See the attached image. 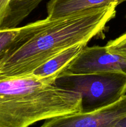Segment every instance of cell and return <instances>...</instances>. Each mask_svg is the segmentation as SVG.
Returning <instances> with one entry per match:
<instances>
[{
  "mask_svg": "<svg viewBox=\"0 0 126 127\" xmlns=\"http://www.w3.org/2000/svg\"><path fill=\"white\" fill-rule=\"evenodd\" d=\"M118 5L114 2L52 19L0 61V75H29L63 51L75 45H87L95 37L103 36L108 22L116 16Z\"/></svg>",
  "mask_w": 126,
  "mask_h": 127,
  "instance_id": "obj_1",
  "label": "cell"
},
{
  "mask_svg": "<svg viewBox=\"0 0 126 127\" xmlns=\"http://www.w3.org/2000/svg\"><path fill=\"white\" fill-rule=\"evenodd\" d=\"M58 76L0 75V127H30L82 112L81 95L56 85Z\"/></svg>",
  "mask_w": 126,
  "mask_h": 127,
  "instance_id": "obj_2",
  "label": "cell"
},
{
  "mask_svg": "<svg viewBox=\"0 0 126 127\" xmlns=\"http://www.w3.org/2000/svg\"><path fill=\"white\" fill-rule=\"evenodd\" d=\"M55 84L81 95L82 112L110 105L126 94V74L120 72L72 74L62 71Z\"/></svg>",
  "mask_w": 126,
  "mask_h": 127,
  "instance_id": "obj_3",
  "label": "cell"
},
{
  "mask_svg": "<svg viewBox=\"0 0 126 127\" xmlns=\"http://www.w3.org/2000/svg\"><path fill=\"white\" fill-rule=\"evenodd\" d=\"M63 71L72 74L105 72H120L126 74V59L109 53L106 46H85Z\"/></svg>",
  "mask_w": 126,
  "mask_h": 127,
  "instance_id": "obj_4",
  "label": "cell"
},
{
  "mask_svg": "<svg viewBox=\"0 0 126 127\" xmlns=\"http://www.w3.org/2000/svg\"><path fill=\"white\" fill-rule=\"evenodd\" d=\"M126 116V94L110 105L44 120L40 127H102Z\"/></svg>",
  "mask_w": 126,
  "mask_h": 127,
  "instance_id": "obj_5",
  "label": "cell"
},
{
  "mask_svg": "<svg viewBox=\"0 0 126 127\" xmlns=\"http://www.w3.org/2000/svg\"><path fill=\"white\" fill-rule=\"evenodd\" d=\"M52 19L48 17L25 25L11 29H0V61L8 53L25 42Z\"/></svg>",
  "mask_w": 126,
  "mask_h": 127,
  "instance_id": "obj_6",
  "label": "cell"
},
{
  "mask_svg": "<svg viewBox=\"0 0 126 127\" xmlns=\"http://www.w3.org/2000/svg\"><path fill=\"white\" fill-rule=\"evenodd\" d=\"M125 1L126 0H49L46 4L47 17L56 19L114 2L120 4Z\"/></svg>",
  "mask_w": 126,
  "mask_h": 127,
  "instance_id": "obj_7",
  "label": "cell"
},
{
  "mask_svg": "<svg viewBox=\"0 0 126 127\" xmlns=\"http://www.w3.org/2000/svg\"><path fill=\"white\" fill-rule=\"evenodd\" d=\"M85 46L86 45L83 43L77 44L63 51L38 67L30 74L40 78L59 75L65 67L76 58Z\"/></svg>",
  "mask_w": 126,
  "mask_h": 127,
  "instance_id": "obj_8",
  "label": "cell"
},
{
  "mask_svg": "<svg viewBox=\"0 0 126 127\" xmlns=\"http://www.w3.org/2000/svg\"><path fill=\"white\" fill-rule=\"evenodd\" d=\"M43 0H11L1 29L16 28Z\"/></svg>",
  "mask_w": 126,
  "mask_h": 127,
  "instance_id": "obj_9",
  "label": "cell"
},
{
  "mask_svg": "<svg viewBox=\"0 0 126 127\" xmlns=\"http://www.w3.org/2000/svg\"><path fill=\"white\" fill-rule=\"evenodd\" d=\"M105 46L109 53L117 55L126 59V32L115 39L109 40Z\"/></svg>",
  "mask_w": 126,
  "mask_h": 127,
  "instance_id": "obj_10",
  "label": "cell"
},
{
  "mask_svg": "<svg viewBox=\"0 0 126 127\" xmlns=\"http://www.w3.org/2000/svg\"><path fill=\"white\" fill-rule=\"evenodd\" d=\"M10 1L11 0H0V29L7 15Z\"/></svg>",
  "mask_w": 126,
  "mask_h": 127,
  "instance_id": "obj_11",
  "label": "cell"
},
{
  "mask_svg": "<svg viewBox=\"0 0 126 127\" xmlns=\"http://www.w3.org/2000/svg\"><path fill=\"white\" fill-rule=\"evenodd\" d=\"M102 127H126V116L106 124Z\"/></svg>",
  "mask_w": 126,
  "mask_h": 127,
  "instance_id": "obj_12",
  "label": "cell"
},
{
  "mask_svg": "<svg viewBox=\"0 0 126 127\" xmlns=\"http://www.w3.org/2000/svg\"><path fill=\"white\" fill-rule=\"evenodd\" d=\"M125 17H126V16H125Z\"/></svg>",
  "mask_w": 126,
  "mask_h": 127,
  "instance_id": "obj_13",
  "label": "cell"
}]
</instances>
